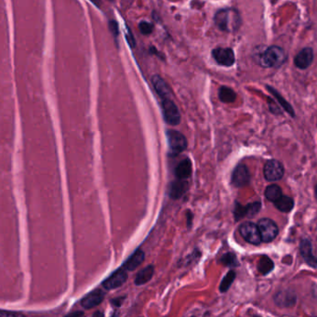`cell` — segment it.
<instances>
[{
    "label": "cell",
    "instance_id": "6da1fadb",
    "mask_svg": "<svg viewBox=\"0 0 317 317\" xmlns=\"http://www.w3.org/2000/svg\"><path fill=\"white\" fill-rule=\"evenodd\" d=\"M214 22L220 31L227 33L236 32L242 25L239 13L233 8L217 12L214 16Z\"/></svg>",
    "mask_w": 317,
    "mask_h": 317
},
{
    "label": "cell",
    "instance_id": "7a4b0ae2",
    "mask_svg": "<svg viewBox=\"0 0 317 317\" xmlns=\"http://www.w3.org/2000/svg\"><path fill=\"white\" fill-rule=\"evenodd\" d=\"M286 60L287 55L282 48L271 46L262 52L259 62V65L266 68H279L285 64Z\"/></svg>",
    "mask_w": 317,
    "mask_h": 317
},
{
    "label": "cell",
    "instance_id": "3957f363",
    "mask_svg": "<svg viewBox=\"0 0 317 317\" xmlns=\"http://www.w3.org/2000/svg\"><path fill=\"white\" fill-rule=\"evenodd\" d=\"M168 143V156H178L187 148V140L183 134L177 130H169L167 131Z\"/></svg>",
    "mask_w": 317,
    "mask_h": 317
},
{
    "label": "cell",
    "instance_id": "277c9868",
    "mask_svg": "<svg viewBox=\"0 0 317 317\" xmlns=\"http://www.w3.org/2000/svg\"><path fill=\"white\" fill-rule=\"evenodd\" d=\"M162 112L165 121L169 125L177 126L181 122L180 111L170 98L162 100Z\"/></svg>",
    "mask_w": 317,
    "mask_h": 317
},
{
    "label": "cell",
    "instance_id": "5b68a950",
    "mask_svg": "<svg viewBox=\"0 0 317 317\" xmlns=\"http://www.w3.org/2000/svg\"><path fill=\"white\" fill-rule=\"evenodd\" d=\"M257 226L259 228L261 242H272V240L275 239V237L278 234V227L271 219L259 220Z\"/></svg>",
    "mask_w": 317,
    "mask_h": 317
},
{
    "label": "cell",
    "instance_id": "8992f818",
    "mask_svg": "<svg viewBox=\"0 0 317 317\" xmlns=\"http://www.w3.org/2000/svg\"><path fill=\"white\" fill-rule=\"evenodd\" d=\"M239 232L242 237L246 240V242L252 245H259L261 243L259 228L257 224L253 223L251 221L244 222L240 226Z\"/></svg>",
    "mask_w": 317,
    "mask_h": 317
},
{
    "label": "cell",
    "instance_id": "52a82bcc",
    "mask_svg": "<svg viewBox=\"0 0 317 317\" xmlns=\"http://www.w3.org/2000/svg\"><path fill=\"white\" fill-rule=\"evenodd\" d=\"M263 173L268 181H276L281 180L285 173L284 166L277 160H269L264 166Z\"/></svg>",
    "mask_w": 317,
    "mask_h": 317
},
{
    "label": "cell",
    "instance_id": "ba28073f",
    "mask_svg": "<svg viewBox=\"0 0 317 317\" xmlns=\"http://www.w3.org/2000/svg\"><path fill=\"white\" fill-rule=\"evenodd\" d=\"M128 279V273L123 267L113 272L108 278L105 279L103 282V286L105 289H116L117 287H120L121 285L126 283Z\"/></svg>",
    "mask_w": 317,
    "mask_h": 317
},
{
    "label": "cell",
    "instance_id": "9c48e42d",
    "mask_svg": "<svg viewBox=\"0 0 317 317\" xmlns=\"http://www.w3.org/2000/svg\"><path fill=\"white\" fill-rule=\"evenodd\" d=\"M212 56L219 65L226 67L232 66L235 62L234 53L230 48H217L212 51Z\"/></svg>",
    "mask_w": 317,
    "mask_h": 317
},
{
    "label": "cell",
    "instance_id": "30bf717a",
    "mask_svg": "<svg viewBox=\"0 0 317 317\" xmlns=\"http://www.w3.org/2000/svg\"><path fill=\"white\" fill-rule=\"evenodd\" d=\"M104 297H105L104 292L102 289L97 288L90 292L89 294H87L84 298L81 299L80 304L84 309H92L98 305L101 304L104 299Z\"/></svg>",
    "mask_w": 317,
    "mask_h": 317
},
{
    "label": "cell",
    "instance_id": "8fae6325",
    "mask_svg": "<svg viewBox=\"0 0 317 317\" xmlns=\"http://www.w3.org/2000/svg\"><path fill=\"white\" fill-rule=\"evenodd\" d=\"M250 181L249 171L245 165H238L233 170L232 175V183L235 187H243L248 184Z\"/></svg>",
    "mask_w": 317,
    "mask_h": 317
},
{
    "label": "cell",
    "instance_id": "7c38bea8",
    "mask_svg": "<svg viewBox=\"0 0 317 317\" xmlns=\"http://www.w3.org/2000/svg\"><path fill=\"white\" fill-rule=\"evenodd\" d=\"M313 51L311 48H305L301 50L294 58V64L298 69L305 70L312 64Z\"/></svg>",
    "mask_w": 317,
    "mask_h": 317
},
{
    "label": "cell",
    "instance_id": "4fadbf2b",
    "mask_svg": "<svg viewBox=\"0 0 317 317\" xmlns=\"http://www.w3.org/2000/svg\"><path fill=\"white\" fill-rule=\"evenodd\" d=\"M300 253L305 260V262L312 268L316 267V259L312 251L311 241L308 239L301 240L300 243Z\"/></svg>",
    "mask_w": 317,
    "mask_h": 317
},
{
    "label": "cell",
    "instance_id": "5bb4252c",
    "mask_svg": "<svg viewBox=\"0 0 317 317\" xmlns=\"http://www.w3.org/2000/svg\"><path fill=\"white\" fill-rule=\"evenodd\" d=\"M189 189V184L185 180L178 179L177 181L171 182L169 187V196L172 199H180Z\"/></svg>",
    "mask_w": 317,
    "mask_h": 317
},
{
    "label": "cell",
    "instance_id": "9a60e30c",
    "mask_svg": "<svg viewBox=\"0 0 317 317\" xmlns=\"http://www.w3.org/2000/svg\"><path fill=\"white\" fill-rule=\"evenodd\" d=\"M274 301L280 307H292L296 303V294L290 290L278 292L274 297Z\"/></svg>",
    "mask_w": 317,
    "mask_h": 317
},
{
    "label": "cell",
    "instance_id": "2e32d148",
    "mask_svg": "<svg viewBox=\"0 0 317 317\" xmlns=\"http://www.w3.org/2000/svg\"><path fill=\"white\" fill-rule=\"evenodd\" d=\"M144 257H145V255H144L143 250L137 249L136 251L126 260V262L124 263L122 267L126 271H134L143 263Z\"/></svg>",
    "mask_w": 317,
    "mask_h": 317
},
{
    "label": "cell",
    "instance_id": "e0dca14e",
    "mask_svg": "<svg viewBox=\"0 0 317 317\" xmlns=\"http://www.w3.org/2000/svg\"><path fill=\"white\" fill-rule=\"evenodd\" d=\"M152 84H153V87L155 88L158 96L161 98V100L170 98V90L161 77H159L157 75L154 76L152 78Z\"/></svg>",
    "mask_w": 317,
    "mask_h": 317
},
{
    "label": "cell",
    "instance_id": "ac0fdd59",
    "mask_svg": "<svg viewBox=\"0 0 317 317\" xmlns=\"http://www.w3.org/2000/svg\"><path fill=\"white\" fill-rule=\"evenodd\" d=\"M192 174V162L189 158L180 162L175 168V175L178 179L186 180Z\"/></svg>",
    "mask_w": 317,
    "mask_h": 317
},
{
    "label": "cell",
    "instance_id": "d6986e66",
    "mask_svg": "<svg viewBox=\"0 0 317 317\" xmlns=\"http://www.w3.org/2000/svg\"><path fill=\"white\" fill-rule=\"evenodd\" d=\"M154 272H155V269H154L153 265L147 266V267L143 268L142 271L138 272V274L135 277V285H142L148 283L153 277Z\"/></svg>",
    "mask_w": 317,
    "mask_h": 317
},
{
    "label": "cell",
    "instance_id": "ffe728a7",
    "mask_svg": "<svg viewBox=\"0 0 317 317\" xmlns=\"http://www.w3.org/2000/svg\"><path fill=\"white\" fill-rule=\"evenodd\" d=\"M275 207L277 209H279L280 211L282 212H285V213H288L290 212L293 207H294V200L292 199L291 197L289 196H285V195H281L279 197L278 199L273 202Z\"/></svg>",
    "mask_w": 317,
    "mask_h": 317
},
{
    "label": "cell",
    "instance_id": "44dd1931",
    "mask_svg": "<svg viewBox=\"0 0 317 317\" xmlns=\"http://www.w3.org/2000/svg\"><path fill=\"white\" fill-rule=\"evenodd\" d=\"M219 99L222 103L231 104L233 103L236 99V93L233 91V89L228 87H221L219 91Z\"/></svg>",
    "mask_w": 317,
    "mask_h": 317
},
{
    "label": "cell",
    "instance_id": "7402d4cb",
    "mask_svg": "<svg viewBox=\"0 0 317 317\" xmlns=\"http://www.w3.org/2000/svg\"><path fill=\"white\" fill-rule=\"evenodd\" d=\"M267 89H268L269 91L272 93V95L275 97V99L278 101L279 104L285 109V112H287L292 117H295V113H294V110H293L291 105L288 104V103L285 101V99L282 97V96L279 94L278 92L275 91L273 88L270 87V86H267Z\"/></svg>",
    "mask_w": 317,
    "mask_h": 317
},
{
    "label": "cell",
    "instance_id": "603a6c76",
    "mask_svg": "<svg viewBox=\"0 0 317 317\" xmlns=\"http://www.w3.org/2000/svg\"><path fill=\"white\" fill-rule=\"evenodd\" d=\"M264 194H265V197L268 200L274 202L282 195V190L278 185L272 184V185H269L268 187L266 188Z\"/></svg>",
    "mask_w": 317,
    "mask_h": 317
},
{
    "label": "cell",
    "instance_id": "cb8c5ba5",
    "mask_svg": "<svg viewBox=\"0 0 317 317\" xmlns=\"http://www.w3.org/2000/svg\"><path fill=\"white\" fill-rule=\"evenodd\" d=\"M273 268H274V264H273L272 259H270L269 257L262 256L260 258L259 261V265H258V269H259V272H261L262 274L269 273Z\"/></svg>",
    "mask_w": 317,
    "mask_h": 317
},
{
    "label": "cell",
    "instance_id": "d4e9b609",
    "mask_svg": "<svg viewBox=\"0 0 317 317\" xmlns=\"http://www.w3.org/2000/svg\"><path fill=\"white\" fill-rule=\"evenodd\" d=\"M235 276H236V274L233 271H230V272H228L226 275L224 276V278L222 279L221 283H220V291L223 292V293L226 292L230 288V286L232 285V284H233V281L235 279Z\"/></svg>",
    "mask_w": 317,
    "mask_h": 317
},
{
    "label": "cell",
    "instance_id": "484cf974",
    "mask_svg": "<svg viewBox=\"0 0 317 317\" xmlns=\"http://www.w3.org/2000/svg\"><path fill=\"white\" fill-rule=\"evenodd\" d=\"M220 262L224 266H228V267H235V266L239 265L238 263V260L236 256L233 254V253H226L224 254L221 259H220Z\"/></svg>",
    "mask_w": 317,
    "mask_h": 317
},
{
    "label": "cell",
    "instance_id": "4316f807",
    "mask_svg": "<svg viewBox=\"0 0 317 317\" xmlns=\"http://www.w3.org/2000/svg\"><path fill=\"white\" fill-rule=\"evenodd\" d=\"M233 215H234V219H235L236 221H238L241 219L246 217V206L244 207V206H242L241 204H239L238 202H235Z\"/></svg>",
    "mask_w": 317,
    "mask_h": 317
},
{
    "label": "cell",
    "instance_id": "83f0119b",
    "mask_svg": "<svg viewBox=\"0 0 317 317\" xmlns=\"http://www.w3.org/2000/svg\"><path fill=\"white\" fill-rule=\"evenodd\" d=\"M260 207H261L260 202H254L251 204H248L246 206V217L252 218L254 216H256L257 214L259 213Z\"/></svg>",
    "mask_w": 317,
    "mask_h": 317
},
{
    "label": "cell",
    "instance_id": "f1b7e54d",
    "mask_svg": "<svg viewBox=\"0 0 317 317\" xmlns=\"http://www.w3.org/2000/svg\"><path fill=\"white\" fill-rule=\"evenodd\" d=\"M139 29L143 35H150L154 30V25L148 22H141L139 24Z\"/></svg>",
    "mask_w": 317,
    "mask_h": 317
},
{
    "label": "cell",
    "instance_id": "f546056e",
    "mask_svg": "<svg viewBox=\"0 0 317 317\" xmlns=\"http://www.w3.org/2000/svg\"><path fill=\"white\" fill-rule=\"evenodd\" d=\"M109 28H110L112 34L115 36V38H117L118 36V25H117V22L111 21L109 23Z\"/></svg>",
    "mask_w": 317,
    "mask_h": 317
},
{
    "label": "cell",
    "instance_id": "4dcf8cb0",
    "mask_svg": "<svg viewBox=\"0 0 317 317\" xmlns=\"http://www.w3.org/2000/svg\"><path fill=\"white\" fill-rule=\"evenodd\" d=\"M127 40H128V42H129V44H130V47H135V44H136V42H135V39H134V37H133L132 33H131V31H130L129 28H128Z\"/></svg>",
    "mask_w": 317,
    "mask_h": 317
},
{
    "label": "cell",
    "instance_id": "1f68e13d",
    "mask_svg": "<svg viewBox=\"0 0 317 317\" xmlns=\"http://www.w3.org/2000/svg\"><path fill=\"white\" fill-rule=\"evenodd\" d=\"M188 227L192 226V220H193V214L190 211L187 213Z\"/></svg>",
    "mask_w": 317,
    "mask_h": 317
},
{
    "label": "cell",
    "instance_id": "d6a6232c",
    "mask_svg": "<svg viewBox=\"0 0 317 317\" xmlns=\"http://www.w3.org/2000/svg\"><path fill=\"white\" fill-rule=\"evenodd\" d=\"M91 1H92L96 6L99 7L101 5V0H91Z\"/></svg>",
    "mask_w": 317,
    "mask_h": 317
}]
</instances>
